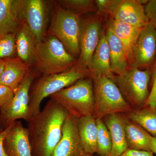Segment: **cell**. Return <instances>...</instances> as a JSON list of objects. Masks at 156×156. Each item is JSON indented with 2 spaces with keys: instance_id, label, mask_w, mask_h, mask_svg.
Masks as SVG:
<instances>
[{
  "instance_id": "obj_1",
  "label": "cell",
  "mask_w": 156,
  "mask_h": 156,
  "mask_svg": "<svg viewBox=\"0 0 156 156\" xmlns=\"http://www.w3.org/2000/svg\"><path fill=\"white\" fill-rule=\"evenodd\" d=\"M69 112L50 98L38 114L27 122L32 156H51L60 141Z\"/></svg>"
},
{
  "instance_id": "obj_2",
  "label": "cell",
  "mask_w": 156,
  "mask_h": 156,
  "mask_svg": "<svg viewBox=\"0 0 156 156\" xmlns=\"http://www.w3.org/2000/svg\"><path fill=\"white\" fill-rule=\"evenodd\" d=\"M89 76V69L77 63L72 68L63 72L43 75L35 83L34 81L29 93V113L30 119L41 111L40 106L45 98L50 96Z\"/></svg>"
},
{
  "instance_id": "obj_3",
  "label": "cell",
  "mask_w": 156,
  "mask_h": 156,
  "mask_svg": "<svg viewBox=\"0 0 156 156\" xmlns=\"http://www.w3.org/2000/svg\"><path fill=\"white\" fill-rule=\"evenodd\" d=\"M52 11L46 36L58 39L76 58L80 54V16L64 9L56 1H52Z\"/></svg>"
},
{
  "instance_id": "obj_4",
  "label": "cell",
  "mask_w": 156,
  "mask_h": 156,
  "mask_svg": "<svg viewBox=\"0 0 156 156\" xmlns=\"http://www.w3.org/2000/svg\"><path fill=\"white\" fill-rule=\"evenodd\" d=\"M76 63V58L55 37L46 36L36 45L34 66L43 75L63 72Z\"/></svg>"
},
{
  "instance_id": "obj_5",
  "label": "cell",
  "mask_w": 156,
  "mask_h": 156,
  "mask_svg": "<svg viewBox=\"0 0 156 156\" xmlns=\"http://www.w3.org/2000/svg\"><path fill=\"white\" fill-rule=\"evenodd\" d=\"M90 76L95 100L92 115L95 119L113 114H127L133 110L112 80L101 74H90Z\"/></svg>"
},
{
  "instance_id": "obj_6",
  "label": "cell",
  "mask_w": 156,
  "mask_h": 156,
  "mask_svg": "<svg viewBox=\"0 0 156 156\" xmlns=\"http://www.w3.org/2000/svg\"><path fill=\"white\" fill-rule=\"evenodd\" d=\"M50 97L66 109L69 114L79 119L93 115L95 100L92 79L90 76L79 80Z\"/></svg>"
},
{
  "instance_id": "obj_7",
  "label": "cell",
  "mask_w": 156,
  "mask_h": 156,
  "mask_svg": "<svg viewBox=\"0 0 156 156\" xmlns=\"http://www.w3.org/2000/svg\"><path fill=\"white\" fill-rule=\"evenodd\" d=\"M111 80L116 84L125 100L133 110L141 108L143 104H145L150 94L149 71L130 67L122 74L114 75Z\"/></svg>"
},
{
  "instance_id": "obj_8",
  "label": "cell",
  "mask_w": 156,
  "mask_h": 156,
  "mask_svg": "<svg viewBox=\"0 0 156 156\" xmlns=\"http://www.w3.org/2000/svg\"><path fill=\"white\" fill-rule=\"evenodd\" d=\"M37 75L36 72L31 71L14 92L11 101L0 109V126L3 130L19 119L29 122L30 90Z\"/></svg>"
},
{
  "instance_id": "obj_9",
  "label": "cell",
  "mask_w": 156,
  "mask_h": 156,
  "mask_svg": "<svg viewBox=\"0 0 156 156\" xmlns=\"http://www.w3.org/2000/svg\"><path fill=\"white\" fill-rule=\"evenodd\" d=\"M50 2L44 0H23V22L30 29L36 43L46 37Z\"/></svg>"
},
{
  "instance_id": "obj_10",
  "label": "cell",
  "mask_w": 156,
  "mask_h": 156,
  "mask_svg": "<svg viewBox=\"0 0 156 156\" xmlns=\"http://www.w3.org/2000/svg\"><path fill=\"white\" fill-rule=\"evenodd\" d=\"M102 30L100 20L95 17L81 18L80 54L77 63L88 69Z\"/></svg>"
},
{
  "instance_id": "obj_11",
  "label": "cell",
  "mask_w": 156,
  "mask_h": 156,
  "mask_svg": "<svg viewBox=\"0 0 156 156\" xmlns=\"http://www.w3.org/2000/svg\"><path fill=\"white\" fill-rule=\"evenodd\" d=\"M156 56V29L148 23L143 27L131 50L130 67L149 66Z\"/></svg>"
},
{
  "instance_id": "obj_12",
  "label": "cell",
  "mask_w": 156,
  "mask_h": 156,
  "mask_svg": "<svg viewBox=\"0 0 156 156\" xmlns=\"http://www.w3.org/2000/svg\"><path fill=\"white\" fill-rule=\"evenodd\" d=\"M79 118L69 114L65 121L60 141L51 156H95L86 152L78 133Z\"/></svg>"
},
{
  "instance_id": "obj_13",
  "label": "cell",
  "mask_w": 156,
  "mask_h": 156,
  "mask_svg": "<svg viewBox=\"0 0 156 156\" xmlns=\"http://www.w3.org/2000/svg\"><path fill=\"white\" fill-rule=\"evenodd\" d=\"M3 146L9 156H32L28 131L21 121H15L9 126Z\"/></svg>"
},
{
  "instance_id": "obj_14",
  "label": "cell",
  "mask_w": 156,
  "mask_h": 156,
  "mask_svg": "<svg viewBox=\"0 0 156 156\" xmlns=\"http://www.w3.org/2000/svg\"><path fill=\"white\" fill-rule=\"evenodd\" d=\"M110 16L112 19L137 27H143L148 23L144 8L138 0H119Z\"/></svg>"
},
{
  "instance_id": "obj_15",
  "label": "cell",
  "mask_w": 156,
  "mask_h": 156,
  "mask_svg": "<svg viewBox=\"0 0 156 156\" xmlns=\"http://www.w3.org/2000/svg\"><path fill=\"white\" fill-rule=\"evenodd\" d=\"M23 0H0V37L16 33L23 22Z\"/></svg>"
},
{
  "instance_id": "obj_16",
  "label": "cell",
  "mask_w": 156,
  "mask_h": 156,
  "mask_svg": "<svg viewBox=\"0 0 156 156\" xmlns=\"http://www.w3.org/2000/svg\"><path fill=\"white\" fill-rule=\"evenodd\" d=\"M4 67L0 85L11 88L14 92L31 72L30 66L18 57L4 59Z\"/></svg>"
},
{
  "instance_id": "obj_17",
  "label": "cell",
  "mask_w": 156,
  "mask_h": 156,
  "mask_svg": "<svg viewBox=\"0 0 156 156\" xmlns=\"http://www.w3.org/2000/svg\"><path fill=\"white\" fill-rule=\"evenodd\" d=\"M102 119L111 136L112 148L109 156H119L128 148L123 114L108 115Z\"/></svg>"
},
{
  "instance_id": "obj_18",
  "label": "cell",
  "mask_w": 156,
  "mask_h": 156,
  "mask_svg": "<svg viewBox=\"0 0 156 156\" xmlns=\"http://www.w3.org/2000/svg\"><path fill=\"white\" fill-rule=\"evenodd\" d=\"M17 56L30 66L34 65L36 41L30 29L23 22L15 36Z\"/></svg>"
},
{
  "instance_id": "obj_19",
  "label": "cell",
  "mask_w": 156,
  "mask_h": 156,
  "mask_svg": "<svg viewBox=\"0 0 156 156\" xmlns=\"http://www.w3.org/2000/svg\"><path fill=\"white\" fill-rule=\"evenodd\" d=\"M90 74H101L111 79L114 76L110 66V54L105 33L102 31L100 41L88 66Z\"/></svg>"
},
{
  "instance_id": "obj_20",
  "label": "cell",
  "mask_w": 156,
  "mask_h": 156,
  "mask_svg": "<svg viewBox=\"0 0 156 156\" xmlns=\"http://www.w3.org/2000/svg\"><path fill=\"white\" fill-rule=\"evenodd\" d=\"M105 34L109 47L112 72L116 75L122 74L130 67L126 49L109 28H108Z\"/></svg>"
},
{
  "instance_id": "obj_21",
  "label": "cell",
  "mask_w": 156,
  "mask_h": 156,
  "mask_svg": "<svg viewBox=\"0 0 156 156\" xmlns=\"http://www.w3.org/2000/svg\"><path fill=\"white\" fill-rule=\"evenodd\" d=\"M124 126L128 148L136 151H151L152 136L136 123L123 114Z\"/></svg>"
},
{
  "instance_id": "obj_22",
  "label": "cell",
  "mask_w": 156,
  "mask_h": 156,
  "mask_svg": "<svg viewBox=\"0 0 156 156\" xmlns=\"http://www.w3.org/2000/svg\"><path fill=\"white\" fill-rule=\"evenodd\" d=\"M78 133L82 145L86 152L95 155L97 152V127L93 115L80 118L78 120Z\"/></svg>"
},
{
  "instance_id": "obj_23",
  "label": "cell",
  "mask_w": 156,
  "mask_h": 156,
  "mask_svg": "<svg viewBox=\"0 0 156 156\" xmlns=\"http://www.w3.org/2000/svg\"><path fill=\"white\" fill-rule=\"evenodd\" d=\"M108 28L122 43L128 55L130 66L132 47L143 27H136L112 19L109 23Z\"/></svg>"
},
{
  "instance_id": "obj_24",
  "label": "cell",
  "mask_w": 156,
  "mask_h": 156,
  "mask_svg": "<svg viewBox=\"0 0 156 156\" xmlns=\"http://www.w3.org/2000/svg\"><path fill=\"white\" fill-rule=\"evenodd\" d=\"M125 114L129 119L142 127L152 136L156 137V109L148 106L133 110Z\"/></svg>"
},
{
  "instance_id": "obj_25",
  "label": "cell",
  "mask_w": 156,
  "mask_h": 156,
  "mask_svg": "<svg viewBox=\"0 0 156 156\" xmlns=\"http://www.w3.org/2000/svg\"><path fill=\"white\" fill-rule=\"evenodd\" d=\"M97 124V147L98 156H109L112 148L111 136L102 119H96Z\"/></svg>"
},
{
  "instance_id": "obj_26",
  "label": "cell",
  "mask_w": 156,
  "mask_h": 156,
  "mask_svg": "<svg viewBox=\"0 0 156 156\" xmlns=\"http://www.w3.org/2000/svg\"><path fill=\"white\" fill-rule=\"evenodd\" d=\"M56 1L64 9L80 16L90 12H97L95 1L93 0H59Z\"/></svg>"
},
{
  "instance_id": "obj_27",
  "label": "cell",
  "mask_w": 156,
  "mask_h": 156,
  "mask_svg": "<svg viewBox=\"0 0 156 156\" xmlns=\"http://www.w3.org/2000/svg\"><path fill=\"white\" fill-rule=\"evenodd\" d=\"M16 33H11L0 37V59L17 57Z\"/></svg>"
},
{
  "instance_id": "obj_28",
  "label": "cell",
  "mask_w": 156,
  "mask_h": 156,
  "mask_svg": "<svg viewBox=\"0 0 156 156\" xmlns=\"http://www.w3.org/2000/svg\"><path fill=\"white\" fill-rule=\"evenodd\" d=\"M97 13L100 15H110L116 6L119 0H96Z\"/></svg>"
},
{
  "instance_id": "obj_29",
  "label": "cell",
  "mask_w": 156,
  "mask_h": 156,
  "mask_svg": "<svg viewBox=\"0 0 156 156\" xmlns=\"http://www.w3.org/2000/svg\"><path fill=\"white\" fill-rule=\"evenodd\" d=\"M144 10L148 23L156 29V0L149 1Z\"/></svg>"
},
{
  "instance_id": "obj_30",
  "label": "cell",
  "mask_w": 156,
  "mask_h": 156,
  "mask_svg": "<svg viewBox=\"0 0 156 156\" xmlns=\"http://www.w3.org/2000/svg\"><path fill=\"white\" fill-rule=\"evenodd\" d=\"M14 94V91L11 88L0 85V109L11 101Z\"/></svg>"
},
{
  "instance_id": "obj_31",
  "label": "cell",
  "mask_w": 156,
  "mask_h": 156,
  "mask_svg": "<svg viewBox=\"0 0 156 156\" xmlns=\"http://www.w3.org/2000/svg\"><path fill=\"white\" fill-rule=\"evenodd\" d=\"M145 104L151 108L156 109V72L154 74L152 88Z\"/></svg>"
},
{
  "instance_id": "obj_32",
  "label": "cell",
  "mask_w": 156,
  "mask_h": 156,
  "mask_svg": "<svg viewBox=\"0 0 156 156\" xmlns=\"http://www.w3.org/2000/svg\"><path fill=\"white\" fill-rule=\"evenodd\" d=\"M119 156H154L152 152L136 151L128 148Z\"/></svg>"
},
{
  "instance_id": "obj_33",
  "label": "cell",
  "mask_w": 156,
  "mask_h": 156,
  "mask_svg": "<svg viewBox=\"0 0 156 156\" xmlns=\"http://www.w3.org/2000/svg\"><path fill=\"white\" fill-rule=\"evenodd\" d=\"M9 131V127L0 132V156H9L6 154L3 146V140Z\"/></svg>"
},
{
  "instance_id": "obj_34",
  "label": "cell",
  "mask_w": 156,
  "mask_h": 156,
  "mask_svg": "<svg viewBox=\"0 0 156 156\" xmlns=\"http://www.w3.org/2000/svg\"><path fill=\"white\" fill-rule=\"evenodd\" d=\"M151 151L156 154V137L152 136L150 145Z\"/></svg>"
},
{
  "instance_id": "obj_35",
  "label": "cell",
  "mask_w": 156,
  "mask_h": 156,
  "mask_svg": "<svg viewBox=\"0 0 156 156\" xmlns=\"http://www.w3.org/2000/svg\"><path fill=\"white\" fill-rule=\"evenodd\" d=\"M4 67V61L3 59H0V76L3 70Z\"/></svg>"
},
{
  "instance_id": "obj_36",
  "label": "cell",
  "mask_w": 156,
  "mask_h": 156,
  "mask_svg": "<svg viewBox=\"0 0 156 156\" xmlns=\"http://www.w3.org/2000/svg\"><path fill=\"white\" fill-rule=\"evenodd\" d=\"M155 68H154V74L156 72V60L155 62Z\"/></svg>"
},
{
  "instance_id": "obj_37",
  "label": "cell",
  "mask_w": 156,
  "mask_h": 156,
  "mask_svg": "<svg viewBox=\"0 0 156 156\" xmlns=\"http://www.w3.org/2000/svg\"><path fill=\"white\" fill-rule=\"evenodd\" d=\"M4 130H3L2 128H1V126H0V132H2V131H4Z\"/></svg>"
}]
</instances>
